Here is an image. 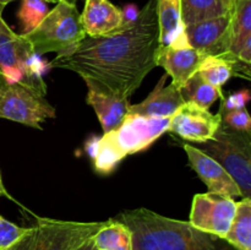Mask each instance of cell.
I'll use <instances>...</instances> for the list:
<instances>
[{
    "instance_id": "obj_1",
    "label": "cell",
    "mask_w": 251,
    "mask_h": 250,
    "mask_svg": "<svg viewBox=\"0 0 251 250\" xmlns=\"http://www.w3.org/2000/svg\"><path fill=\"white\" fill-rule=\"evenodd\" d=\"M158 47L157 0H149L132 25L105 36L86 37L58 54L49 66L74 71L88 90L129 100L157 66Z\"/></svg>"
},
{
    "instance_id": "obj_2",
    "label": "cell",
    "mask_w": 251,
    "mask_h": 250,
    "mask_svg": "<svg viewBox=\"0 0 251 250\" xmlns=\"http://www.w3.org/2000/svg\"><path fill=\"white\" fill-rule=\"evenodd\" d=\"M118 221L131 232L132 250H237L225 238L147 208L125 211Z\"/></svg>"
},
{
    "instance_id": "obj_3",
    "label": "cell",
    "mask_w": 251,
    "mask_h": 250,
    "mask_svg": "<svg viewBox=\"0 0 251 250\" xmlns=\"http://www.w3.org/2000/svg\"><path fill=\"white\" fill-rule=\"evenodd\" d=\"M171 118L154 119L127 114L124 122L100 137L92 136L86 142V152L93 168L100 174H110L129 154L149 149L168 131Z\"/></svg>"
},
{
    "instance_id": "obj_4",
    "label": "cell",
    "mask_w": 251,
    "mask_h": 250,
    "mask_svg": "<svg viewBox=\"0 0 251 250\" xmlns=\"http://www.w3.org/2000/svg\"><path fill=\"white\" fill-rule=\"evenodd\" d=\"M22 36L29 43L32 51L39 56L70 50L87 37L81 14L76 5L68 0L56 2L37 28Z\"/></svg>"
},
{
    "instance_id": "obj_5",
    "label": "cell",
    "mask_w": 251,
    "mask_h": 250,
    "mask_svg": "<svg viewBox=\"0 0 251 250\" xmlns=\"http://www.w3.org/2000/svg\"><path fill=\"white\" fill-rule=\"evenodd\" d=\"M200 145L201 151L234 179L242 198H251V131H239L221 122L213 139Z\"/></svg>"
},
{
    "instance_id": "obj_6",
    "label": "cell",
    "mask_w": 251,
    "mask_h": 250,
    "mask_svg": "<svg viewBox=\"0 0 251 250\" xmlns=\"http://www.w3.org/2000/svg\"><path fill=\"white\" fill-rule=\"evenodd\" d=\"M104 225L37 217L36 225L10 250H76Z\"/></svg>"
},
{
    "instance_id": "obj_7",
    "label": "cell",
    "mask_w": 251,
    "mask_h": 250,
    "mask_svg": "<svg viewBox=\"0 0 251 250\" xmlns=\"http://www.w3.org/2000/svg\"><path fill=\"white\" fill-rule=\"evenodd\" d=\"M39 58L22 34L15 33L6 22H2L0 26V75L5 80L26 83L47 93Z\"/></svg>"
},
{
    "instance_id": "obj_8",
    "label": "cell",
    "mask_w": 251,
    "mask_h": 250,
    "mask_svg": "<svg viewBox=\"0 0 251 250\" xmlns=\"http://www.w3.org/2000/svg\"><path fill=\"white\" fill-rule=\"evenodd\" d=\"M46 92L22 82H9L0 75V118L42 129L41 123L55 118Z\"/></svg>"
},
{
    "instance_id": "obj_9",
    "label": "cell",
    "mask_w": 251,
    "mask_h": 250,
    "mask_svg": "<svg viewBox=\"0 0 251 250\" xmlns=\"http://www.w3.org/2000/svg\"><path fill=\"white\" fill-rule=\"evenodd\" d=\"M234 199L216 194H196L190 211V223L202 232L225 238L235 215Z\"/></svg>"
},
{
    "instance_id": "obj_10",
    "label": "cell",
    "mask_w": 251,
    "mask_h": 250,
    "mask_svg": "<svg viewBox=\"0 0 251 250\" xmlns=\"http://www.w3.org/2000/svg\"><path fill=\"white\" fill-rule=\"evenodd\" d=\"M221 122L220 113L212 114L208 109L185 102L171 118L168 132L188 141L202 144L213 139Z\"/></svg>"
},
{
    "instance_id": "obj_11",
    "label": "cell",
    "mask_w": 251,
    "mask_h": 250,
    "mask_svg": "<svg viewBox=\"0 0 251 250\" xmlns=\"http://www.w3.org/2000/svg\"><path fill=\"white\" fill-rule=\"evenodd\" d=\"M203 58L205 55L194 49L185 36L168 46H159L156 53V65L162 66L173 80L172 83L180 88L198 73Z\"/></svg>"
},
{
    "instance_id": "obj_12",
    "label": "cell",
    "mask_w": 251,
    "mask_h": 250,
    "mask_svg": "<svg viewBox=\"0 0 251 250\" xmlns=\"http://www.w3.org/2000/svg\"><path fill=\"white\" fill-rule=\"evenodd\" d=\"M190 46L202 55H220L229 49L230 11L223 16L203 20L185 27Z\"/></svg>"
},
{
    "instance_id": "obj_13",
    "label": "cell",
    "mask_w": 251,
    "mask_h": 250,
    "mask_svg": "<svg viewBox=\"0 0 251 250\" xmlns=\"http://www.w3.org/2000/svg\"><path fill=\"white\" fill-rule=\"evenodd\" d=\"M183 147L188 154L189 164L206 184L208 193L230 199L242 196L238 184L218 162L207 156L199 147L190 144H184Z\"/></svg>"
},
{
    "instance_id": "obj_14",
    "label": "cell",
    "mask_w": 251,
    "mask_h": 250,
    "mask_svg": "<svg viewBox=\"0 0 251 250\" xmlns=\"http://www.w3.org/2000/svg\"><path fill=\"white\" fill-rule=\"evenodd\" d=\"M166 80L167 75H163L146 100L137 104H130L127 114L154 119L173 117L174 113L185 102L181 97L180 88L173 83L164 86Z\"/></svg>"
},
{
    "instance_id": "obj_15",
    "label": "cell",
    "mask_w": 251,
    "mask_h": 250,
    "mask_svg": "<svg viewBox=\"0 0 251 250\" xmlns=\"http://www.w3.org/2000/svg\"><path fill=\"white\" fill-rule=\"evenodd\" d=\"M81 20L87 37L105 36L120 28L122 11L109 0H85Z\"/></svg>"
},
{
    "instance_id": "obj_16",
    "label": "cell",
    "mask_w": 251,
    "mask_h": 250,
    "mask_svg": "<svg viewBox=\"0 0 251 250\" xmlns=\"http://www.w3.org/2000/svg\"><path fill=\"white\" fill-rule=\"evenodd\" d=\"M86 100L95 109L102 125L103 134L117 129L126 118L130 107L129 100H120L93 90L87 91Z\"/></svg>"
},
{
    "instance_id": "obj_17",
    "label": "cell",
    "mask_w": 251,
    "mask_h": 250,
    "mask_svg": "<svg viewBox=\"0 0 251 250\" xmlns=\"http://www.w3.org/2000/svg\"><path fill=\"white\" fill-rule=\"evenodd\" d=\"M159 46H168L185 37L181 20L180 0H157Z\"/></svg>"
},
{
    "instance_id": "obj_18",
    "label": "cell",
    "mask_w": 251,
    "mask_h": 250,
    "mask_svg": "<svg viewBox=\"0 0 251 250\" xmlns=\"http://www.w3.org/2000/svg\"><path fill=\"white\" fill-rule=\"evenodd\" d=\"M225 239L237 250H251V198L237 202L235 215Z\"/></svg>"
},
{
    "instance_id": "obj_19",
    "label": "cell",
    "mask_w": 251,
    "mask_h": 250,
    "mask_svg": "<svg viewBox=\"0 0 251 250\" xmlns=\"http://www.w3.org/2000/svg\"><path fill=\"white\" fill-rule=\"evenodd\" d=\"M92 240L96 250H132L131 232L118 220L107 221Z\"/></svg>"
},
{
    "instance_id": "obj_20",
    "label": "cell",
    "mask_w": 251,
    "mask_h": 250,
    "mask_svg": "<svg viewBox=\"0 0 251 250\" xmlns=\"http://www.w3.org/2000/svg\"><path fill=\"white\" fill-rule=\"evenodd\" d=\"M249 36H251V0H234L230 10V44L229 49L225 53L235 55Z\"/></svg>"
},
{
    "instance_id": "obj_21",
    "label": "cell",
    "mask_w": 251,
    "mask_h": 250,
    "mask_svg": "<svg viewBox=\"0 0 251 250\" xmlns=\"http://www.w3.org/2000/svg\"><path fill=\"white\" fill-rule=\"evenodd\" d=\"M181 97L184 102H190L201 108L208 109L218 98L223 100L222 88L206 82L198 73L194 74L185 83L180 87Z\"/></svg>"
},
{
    "instance_id": "obj_22",
    "label": "cell",
    "mask_w": 251,
    "mask_h": 250,
    "mask_svg": "<svg viewBox=\"0 0 251 250\" xmlns=\"http://www.w3.org/2000/svg\"><path fill=\"white\" fill-rule=\"evenodd\" d=\"M181 20L184 26L213 17L223 16L229 12L222 0H180Z\"/></svg>"
},
{
    "instance_id": "obj_23",
    "label": "cell",
    "mask_w": 251,
    "mask_h": 250,
    "mask_svg": "<svg viewBox=\"0 0 251 250\" xmlns=\"http://www.w3.org/2000/svg\"><path fill=\"white\" fill-rule=\"evenodd\" d=\"M198 74L206 82L217 88H222L234 76L230 64L216 55L205 56L199 66Z\"/></svg>"
},
{
    "instance_id": "obj_24",
    "label": "cell",
    "mask_w": 251,
    "mask_h": 250,
    "mask_svg": "<svg viewBox=\"0 0 251 250\" xmlns=\"http://www.w3.org/2000/svg\"><path fill=\"white\" fill-rule=\"evenodd\" d=\"M48 12V2L44 0H21L17 17L21 24L22 34H27L37 28Z\"/></svg>"
},
{
    "instance_id": "obj_25",
    "label": "cell",
    "mask_w": 251,
    "mask_h": 250,
    "mask_svg": "<svg viewBox=\"0 0 251 250\" xmlns=\"http://www.w3.org/2000/svg\"><path fill=\"white\" fill-rule=\"evenodd\" d=\"M28 228L20 227L0 216V250H10L25 234Z\"/></svg>"
},
{
    "instance_id": "obj_26",
    "label": "cell",
    "mask_w": 251,
    "mask_h": 250,
    "mask_svg": "<svg viewBox=\"0 0 251 250\" xmlns=\"http://www.w3.org/2000/svg\"><path fill=\"white\" fill-rule=\"evenodd\" d=\"M221 120L225 125L239 131H251V118L247 108L220 112Z\"/></svg>"
},
{
    "instance_id": "obj_27",
    "label": "cell",
    "mask_w": 251,
    "mask_h": 250,
    "mask_svg": "<svg viewBox=\"0 0 251 250\" xmlns=\"http://www.w3.org/2000/svg\"><path fill=\"white\" fill-rule=\"evenodd\" d=\"M249 100H250L249 90L238 91V92H234L232 93V95H229V97L223 98L220 112L243 109V108H245V105H247V103L249 102Z\"/></svg>"
},
{
    "instance_id": "obj_28",
    "label": "cell",
    "mask_w": 251,
    "mask_h": 250,
    "mask_svg": "<svg viewBox=\"0 0 251 250\" xmlns=\"http://www.w3.org/2000/svg\"><path fill=\"white\" fill-rule=\"evenodd\" d=\"M120 11H122V26L120 27H127L132 25L140 15V10L134 4L125 5Z\"/></svg>"
},
{
    "instance_id": "obj_29",
    "label": "cell",
    "mask_w": 251,
    "mask_h": 250,
    "mask_svg": "<svg viewBox=\"0 0 251 250\" xmlns=\"http://www.w3.org/2000/svg\"><path fill=\"white\" fill-rule=\"evenodd\" d=\"M235 56H237L240 61H243V63L251 65V36L245 38L244 43L240 47L238 53L235 54Z\"/></svg>"
},
{
    "instance_id": "obj_30",
    "label": "cell",
    "mask_w": 251,
    "mask_h": 250,
    "mask_svg": "<svg viewBox=\"0 0 251 250\" xmlns=\"http://www.w3.org/2000/svg\"><path fill=\"white\" fill-rule=\"evenodd\" d=\"M92 238H91V239H88L87 242L83 243V244L81 245V247L78 248V249H76V250H93V240H92Z\"/></svg>"
},
{
    "instance_id": "obj_31",
    "label": "cell",
    "mask_w": 251,
    "mask_h": 250,
    "mask_svg": "<svg viewBox=\"0 0 251 250\" xmlns=\"http://www.w3.org/2000/svg\"><path fill=\"white\" fill-rule=\"evenodd\" d=\"M0 196H7V198L11 199V196L7 194L6 189H5L4 184H2V180H1V175H0Z\"/></svg>"
},
{
    "instance_id": "obj_32",
    "label": "cell",
    "mask_w": 251,
    "mask_h": 250,
    "mask_svg": "<svg viewBox=\"0 0 251 250\" xmlns=\"http://www.w3.org/2000/svg\"><path fill=\"white\" fill-rule=\"evenodd\" d=\"M222 2H223V5L227 7V10H229L230 11L233 7V2H234V0H222Z\"/></svg>"
},
{
    "instance_id": "obj_33",
    "label": "cell",
    "mask_w": 251,
    "mask_h": 250,
    "mask_svg": "<svg viewBox=\"0 0 251 250\" xmlns=\"http://www.w3.org/2000/svg\"><path fill=\"white\" fill-rule=\"evenodd\" d=\"M12 1H15V0H0V9L2 10L7 4H10Z\"/></svg>"
},
{
    "instance_id": "obj_34",
    "label": "cell",
    "mask_w": 251,
    "mask_h": 250,
    "mask_svg": "<svg viewBox=\"0 0 251 250\" xmlns=\"http://www.w3.org/2000/svg\"><path fill=\"white\" fill-rule=\"evenodd\" d=\"M44 1H47V2H55V4H56V2H59V1H60V0H44Z\"/></svg>"
},
{
    "instance_id": "obj_35",
    "label": "cell",
    "mask_w": 251,
    "mask_h": 250,
    "mask_svg": "<svg viewBox=\"0 0 251 250\" xmlns=\"http://www.w3.org/2000/svg\"><path fill=\"white\" fill-rule=\"evenodd\" d=\"M1 11H2V10L0 9V26H1V24H2V22H4V20L1 19Z\"/></svg>"
},
{
    "instance_id": "obj_36",
    "label": "cell",
    "mask_w": 251,
    "mask_h": 250,
    "mask_svg": "<svg viewBox=\"0 0 251 250\" xmlns=\"http://www.w3.org/2000/svg\"><path fill=\"white\" fill-rule=\"evenodd\" d=\"M68 1H70V2H73V4H75V2L77 1V0H68Z\"/></svg>"
},
{
    "instance_id": "obj_37",
    "label": "cell",
    "mask_w": 251,
    "mask_h": 250,
    "mask_svg": "<svg viewBox=\"0 0 251 250\" xmlns=\"http://www.w3.org/2000/svg\"><path fill=\"white\" fill-rule=\"evenodd\" d=\"M93 250H96V249H95V245H93Z\"/></svg>"
}]
</instances>
